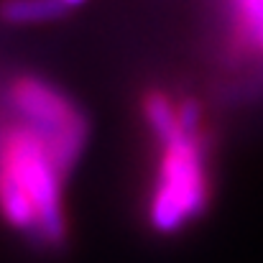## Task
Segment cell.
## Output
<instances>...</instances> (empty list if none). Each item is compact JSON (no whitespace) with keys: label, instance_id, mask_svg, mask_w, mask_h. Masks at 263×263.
Instances as JSON below:
<instances>
[{"label":"cell","instance_id":"6da1fadb","mask_svg":"<svg viewBox=\"0 0 263 263\" xmlns=\"http://www.w3.org/2000/svg\"><path fill=\"white\" fill-rule=\"evenodd\" d=\"M0 161V199L5 220L18 233L41 243L64 240V172L49 148L31 130L5 118Z\"/></svg>","mask_w":263,"mask_h":263},{"label":"cell","instance_id":"7a4b0ae2","mask_svg":"<svg viewBox=\"0 0 263 263\" xmlns=\"http://www.w3.org/2000/svg\"><path fill=\"white\" fill-rule=\"evenodd\" d=\"M5 118L31 130L64 174L80 161L87 143V120L57 85L18 74L5 87Z\"/></svg>","mask_w":263,"mask_h":263},{"label":"cell","instance_id":"3957f363","mask_svg":"<svg viewBox=\"0 0 263 263\" xmlns=\"http://www.w3.org/2000/svg\"><path fill=\"white\" fill-rule=\"evenodd\" d=\"M207 202L204 136L181 125L174 138L161 143V159L151 194L148 217L159 233H176L194 220Z\"/></svg>","mask_w":263,"mask_h":263},{"label":"cell","instance_id":"277c9868","mask_svg":"<svg viewBox=\"0 0 263 263\" xmlns=\"http://www.w3.org/2000/svg\"><path fill=\"white\" fill-rule=\"evenodd\" d=\"M67 8L62 0H5L3 18L10 26H36L62 18Z\"/></svg>","mask_w":263,"mask_h":263},{"label":"cell","instance_id":"5b68a950","mask_svg":"<svg viewBox=\"0 0 263 263\" xmlns=\"http://www.w3.org/2000/svg\"><path fill=\"white\" fill-rule=\"evenodd\" d=\"M143 115H146V123H148V128H151V133L159 143L174 138L181 130L179 107L164 92H148L143 97Z\"/></svg>","mask_w":263,"mask_h":263},{"label":"cell","instance_id":"8992f818","mask_svg":"<svg viewBox=\"0 0 263 263\" xmlns=\"http://www.w3.org/2000/svg\"><path fill=\"white\" fill-rule=\"evenodd\" d=\"M228 8L243 39L253 44L256 33L263 28V0H228Z\"/></svg>","mask_w":263,"mask_h":263},{"label":"cell","instance_id":"52a82bcc","mask_svg":"<svg viewBox=\"0 0 263 263\" xmlns=\"http://www.w3.org/2000/svg\"><path fill=\"white\" fill-rule=\"evenodd\" d=\"M253 46L258 49V51H263V28L256 33V39H253Z\"/></svg>","mask_w":263,"mask_h":263},{"label":"cell","instance_id":"ba28073f","mask_svg":"<svg viewBox=\"0 0 263 263\" xmlns=\"http://www.w3.org/2000/svg\"><path fill=\"white\" fill-rule=\"evenodd\" d=\"M62 3H64V5H69V8H72V5H80V3H82V0H62Z\"/></svg>","mask_w":263,"mask_h":263}]
</instances>
